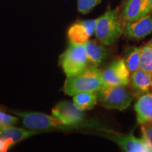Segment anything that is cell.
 I'll use <instances>...</instances> for the list:
<instances>
[{
	"mask_svg": "<svg viewBox=\"0 0 152 152\" xmlns=\"http://www.w3.org/2000/svg\"><path fill=\"white\" fill-rule=\"evenodd\" d=\"M104 87L102 71L98 67L88 66L79 73L67 77L64 92L68 96L85 92H98Z\"/></svg>",
	"mask_w": 152,
	"mask_h": 152,
	"instance_id": "cell-1",
	"label": "cell"
},
{
	"mask_svg": "<svg viewBox=\"0 0 152 152\" xmlns=\"http://www.w3.org/2000/svg\"><path fill=\"white\" fill-rule=\"evenodd\" d=\"M151 75H152V73H151Z\"/></svg>",
	"mask_w": 152,
	"mask_h": 152,
	"instance_id": "cell-25",
	"label": "cell"
},
{
	"mask_svg": "<svg viewBox=\"0 0 152 152\" xmlns=\"http://www.w3.org/2000/svg\"><path fill=\"white\" fill-rule=\"evenodd\" d=\"M14 144L11 140L0 137V152L7 151Z\"/></svg>",
	"mask_w": 152,
	"mask_h": 152,
	"instance_id": "cell-22",
	"label": "cell"
},
{
	"mask_svg": "<svg viewBox=\"0 0 152 152\" xmlns=\"http://www.w3.org/2000/svg\"><path fill=\"white\" fill-rule=\"evenodd\" d=\"M118 11L123 25L137 21L151 12L150 0H123Z\"/></svg>",
	"mask_w": 152,
	"mask_h": 152,
	"instance_id": "cell-9",
	"label": "cell"
},
{
	"mask_svg": "<svg viewBox=\"0 0 152 152\" xmlns=\"http://www.w3.org/2000/svg\"><path fill=\"white\" fill-rule=\"evenodd\" d=\"M140 125L143 136L142 137L145 139L152 147V122L144 123Z\"/></svg>",
	"mask_w": 152,
	"mask_h": 152,
	"instance_id": "cell-21",
	"label": "cell"
},
{
	"mask_svg": "<svg viewBox=\"0 0 152 152\" xmlns=\"http://www.w3.org/2000/svg\"><path fill=\"white\" fill-rule=\"evenodd\" d=\"M52 115L57 118L65 124L72 126L74 129L83 128H96L102 127L86 123L85 121V114L74 105L73 102L62 101L55 106L52 109Z\"/></svg>",
	"mask_w": 152,
	"mask_h": 152,
	"instance_id": "cell-6",
	"label": "cell"
},
{
	"mask_svg": "<svg viewBox=\"0 0 152 152\" xmlns=\"http://www.w3.org/2000/svg\"><path fill=\"white\" fill-rule=\"evenodd\" d=\"M96 19L77 20L68 28L67 37L70 42L84 45L94 33Z\"/></svg>",
	"mask_w": 152,
	"mask_h": 152,
	"instance_id": "cell-10",
	"label": "cell"
},
{
	"mask_svg": "<svg viewBox=\"0 0 152 152\" xmlns=\"http://www.w3.org/2000/svg\"><path fill=\"white\" fill-rule=\"evenodd\" d=\"M84 45L90 66L99 68L107 56L108 52L105 47L106 45L96 40H88Z\"/></svg>",
	"mask_w": 152,
	"mask_h": 152,
	"instance_id": "cell-13",
	"label": "cell"
},
{
	"mask_svg": "<svg viewBox=\"0 0 152 152\" xmlns=\"http://www.w3.org/2000/svg\"><path fill=\"white\" fill-rule=\"evenodd\" d=\"M152 33V12L137 21L123 25V35L130 40L138 41Z\"/></svg>",
	"mask_w": 152,
	"mask_h": 152,
	"instance_id": "cell-11",
	"label": "cell"
},
{
	"mask_svg": "<svg viewBox=\"0 0 152 152\" xmlns=\"http://www.w3.org/2000/svg\"><path fill=\"white\" fill-rule=\"evenodd\" d=\"M18 118L16 116H14L10 114H7L0 111V128L12 126L18 123Z\"/></svg>",
	"mask_w": 152,
	"mask_h": 152,
	"instance_id": "cell-20",
	"label": "cell"
},
{
	"mask_svg": "<svg viewBox=\"0 0 152 152\" xmlns=\"http://www.w3.org/2000/svg\"><path fill=\"white\" fill-rule=\"evenodd\" d=\"M20 118L25 128L38 131L39 132L58 130H73V128L62 122L61 120L40 112L10 111Z\"/></svg>",
	"mask_w": 152,
	"mask_h": 152,
	"instance_id": "cell-3",
	"label": "cell"
},
{
	"mask_svg": "<svg viewBox=\"0 0 152 152\" xmlns=\"http://www.w3.org/2000/svg\"><path fill=\"white\" fill-rule=\"evenodd\" d=\"M39 133L38 131L28 130L16 127L8 126L0 128V137L5 139H9L13 142L14 144L29 138Z\"/></svg>",
	"mask_w": 152,
	"mask_h": 152,
	"instance_id": "cell-15",
	"label": "cell"
},
{
	"mask_svg": "<svg viewBox=\"0 0 152 152\" xmlns=\"http://www.w3.org/2000/svg\"><path fill=\"white\" fill-rule=\"evenodd\" d=\"M123 24L118 9H109L96 19L94 34L98 41L106 46L113 45L123 34Z\"/></svg>",
	"mask_w": 152,
	"mask_h": 152,
	"instance_id": "cell-2",
	"label": "cell"
},
{
	"mask_svg": "<svg viewBox=\"0 0 152 152\" xmlns=\"http://www.w3.org/2000/svg\"><path fill=\"white\" fill-rule=\"evenodd\" d=\"M73 96L74 105L82 111L92 109L98 104L97 92H80Z\"/></svg>",
	"mask_w": 152,
	"mask_h": 152,
	"instance_id": "cell-16",
	"label": "cell"
},
{
	"mask_svg": "<svg viewBox=\"0 0 152 152\" xmlns=\"http://www.w3.org/2000/svg\"><path fill=\"white\" fill-rule=\"evenodd\" d=\"M102 0H77V10L83 14L90 13Z\"/></svg>",
	"mask_w": 152,
	"mask_h": 152,
	"instance_id": "cell-19",
	"label": "cell"
},
{
	"mask_svg": "<svg viewBox=\"0 0 152 152\" xmlns=\"http://www.w3.org/2000/svg\"><path fill=\"white\" fill-rule=\"evenodd\" d=\"M149 43H150V44H151V45H152V39H151V40H150V41H149Z\"/></svg>",
	"mask_w": 152,
	"mask_h": 152,
	"instance_id": "cell-24",
	"label": "cell"
},
{
	"mask_svg": "<svg viewBox=\"0 0 152 152\" xmlns=\"http://www.w3.org/2000/svg\"><path fill=\"white\" fill-rule=\"evenodd\" d=\"M140 68L152 73V45L149 42L141 47Z\"/></svg>",
	"mask_w": 152,
	"mask_h": 152,
	"instance_id": "cell-18",
	"label": "cell"
},
{
	"mask_svg": "<svg viewBox=\"0 0 152 152\" xmlns=\"http://www.w3.org/2000/svg\"><path fill=\"white\" fill-rule=\"evenodd\" d=\"M140 55L141 47L140 48L137 47H130L125 50L123 60L130 73H132L140 68Z\"/></svg>",
	"mask_w": 152,
	"mask_h": 152,
	"instance_id": "cell-17",
	"label": "cell"
},
{
	"mask_svg": "<svg viewBox=\"0 0 152 152\" xmlns=\"http://www.w3.org/2000/svg\"><path fill=\"white\" fill-rule=\"evenodd\" d=\"M98 103L107 109L123 111L128 109L134 98L127 85L104 86L97 92Z\"/></svg>",
	"mask_w": 152,
	"mask_h": 152,
	"instance_id": "cell-4",
	"label": "cell"
},
{
	"mask_svg": "<svg viewBox=\"0 0 152 152\" xmlns=\"http://www.w3.org/2000/svg\"><path fill=\"white\" fill-rule=\"evenodd\" d=\"M150 7H151V11L152 12V0H150Z\"/></svg>",
	"mask_w": 152,
	"mask_h": 152,
	"instance_id": "cell-23",
	"label": "cell"
},
{
	"mask_svg": "<svg viewBox=\"0 0 152 152\" xmlns=\"http://www.w3.org/2000/svg\"><path fill=\"white\" fill-rule=\"evenodd\" d=\"M59 64L67 77L75 75L89 66L85 45L71 42L59 57Z\"/></svg>",
	"mask_w": 152,
	"mask_h": 152,
	"instance_id": "cell-5",
	"label": "cell"
},
{
	"mask_svg": "<svg viewBox=\"0 0 152 152\" xmlns=\"http://www.w3.org/2000/svg\"><path fill=\"white\" fill-rule=\"evenodd\" d=\"M104 137L115 142L118 147L126 152H152V147L144 138H138L132 134H121L106 128L99 130Z\"/></svg>",
	"mask_w": 152,
	"mask_h": 152,
	"instance_id": "cell-7",
	"label": "cell"
},
{
	"mask_svg": "<svg viewBox=\"0 0 152 152\" xmlns=\"http://www.w3.org/2000/svg\"><path fill=\"white\" fill-rule=\"evenodd\" d=\"M137 119L139 124L152 122V92L140 96L134 104Z\"/></svg>",
	"mask_w": 152,
	"mask_h": 152,
	"instance_id": "cell-14",
	"label": "cell"
},
{
	"mask_svg": "<svg viewBox=\"0 0 152 152\" xmlns=\"http://www.w3.org/2000/svg\"><path fill=\"white\" fill-rule=\"evenodd\" d=\"M130 75L123 58H117L102 71L104 86H128L130 82Z\"/></svg>",
	"mask_w": 152,
	"mask_h": 152,
	"instance_id": "cell-8",
	"label": "cell"
},
{
	"mask_svg": "<svg viewBox=\"0 0 152 152\" xmlns=\"http://www.w3.org/2000/svg\"><path fill=\"white\" fill-rule=\"evenodd\" d=\"M130 83L134 96L139 97L146 93L152 92L151 73L141 68L131 73Z\"/></svg>",
	"mask_w": 152,
	"mask_h": 152,
	"instance_id": "cell-12",
	"label": "cell"
}]
</instances>
